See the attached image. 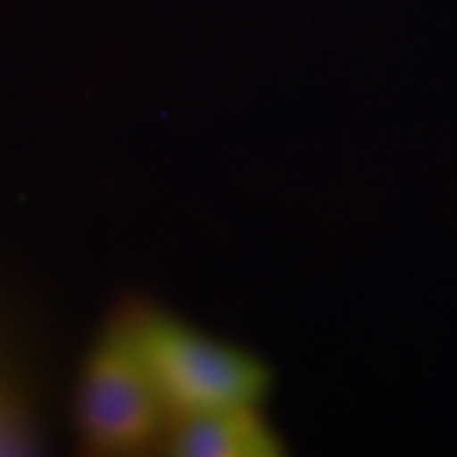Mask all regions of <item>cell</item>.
I'll return each instance as SVG.
<instances>
[{
    "label": "cell",
    "instance_id": "3",
    "mask_svg": "<svg viewBox=\"0 0 457 457\" xmlns=\"http://www.w3.org/2000/svg\"><path fill=\"white\" fill-rule=\"evenodd\" d=\"M159 453L174 457H278L284 443L259 407H225L170 417Z\"/></svg>",
    "mask_w": 457,
    "mask_h": 457
},
{
    "label": "cell",
    "instance_id": "4",
    "mask_svg": "<svg viewBox=\"0 0 457 457\" xmlns=\"http://www.w3.org/2000/svg\"><path fill=\"white\" fill-rule=\"evenodd\" d=\"M37 445V430L26 404L0 386V455L32 453Z\"/></svg>",
    "mask_w": 457,
    "mask_h": 457
},
{
    "label": "cell",
    "instance_id": "2",
    "mask_svg": "<svg viewBox=\"0 0 457 457\" xmlns=\"http://www.w3.org/2000/svg\"><path fill=\"white\" fill-rule=\"evenodd\" d=\"M168 413L123 337L108 327L85 358L74 390V426L91 455L159 449Z\"/></svg>",
    "mask_w": 457,
    "mask_h": 457
},
{
    "label": "cell",
    "instance_id": "1",
    "mask_svg": "<svg viewBox=\"0 0 457 457\" xmlns=\"http://www.w3.org/2000/svg\"><path fill=\"white\" fill-rule=\"evenodd\" d=\"M111 327L145 369L170 417L259 407L270 370L248 352L193 328L148 303H125Z\"/></svg>",
    "mask_w": 457,
    "mask_h": 457
}]
</instances>
